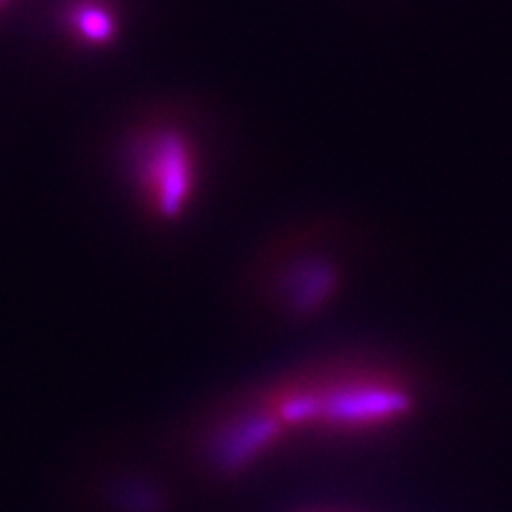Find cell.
<instances>
[{
  "instance_id": "1",
  "label": "cell",
  "mask_w": 512,
  "mask_h": 512,
  "mask_svg": "<svg viewBox=\"0 0 512 512\" xmlns=\"http://www.w3.org/2000/svg\"><path fill=\"white\" fill-rule=\"evenodd\" d=\"M251 408L272 425L277 439L291 429L332 435L382 431L416 410L403 378L363 366L304 372L266 389Z\"/></svg>"
},
{
  "instance_id": "2",
  "label": "cell",
  "mask_w": 512,
  "mask_h": 512,
  "mask_svg": "<svg viewBox=\"0 0 512 512\" xmlns=\"http://www.w3.org/2000/svg\"><path fill=\"white\" fill-rule=\"evenodd\" d=\"M137 181L156 217L181 219L194 203L200 183V162L192 141L177 129L154 131L139 148Z\"/></svg>"
},
{
  "instance_id": "3",
  "label": "cell",
  "mask_w": 512,
  "mask_h": 512,
  "mask_svg": "<svg viewBox=\"0 0 512 512\" xmlns=\"http://www.w3.org/2000/svg\"><path fill=\"white\" fill-rule=\"evenodd\" d=\"M69 21L76 37L90 44H103L114 37V19L110 10L95 0L76 2L71 8Z\"/></svg>"
},
{
  "instance_id": "4",
  "label": "cell",
  "mask_w": 512,
  "mask_h": 512,
  "mask_svg": "<svg viewBox=\"0 0 512 512\" xmlns=\"http://www.w3.org/2000/svg\"><path fill=\"white\" fill-rule=\"evenodd\" d=\"M6 2H8V0H0V6H4V4H6Z\"/></svg>"
}]
</instances>
